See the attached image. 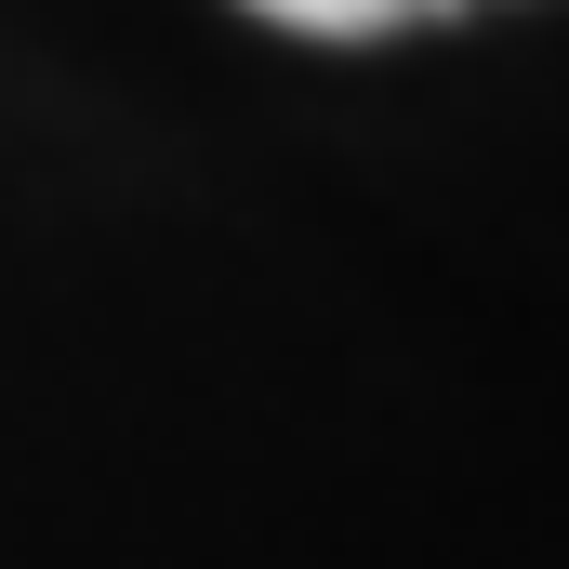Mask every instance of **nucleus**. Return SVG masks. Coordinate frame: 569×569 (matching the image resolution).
I'll use <instances>...</instances> for the list:
<instances>
[{"label":"nucleus","mask_w":569,"mask_h":569,"mask_svg":"<svg viewBox=\"0 0 569 569\" xmlns=\"http://www.w3.org/2000/svg\"><path fill=\"white\" fill-rule=\"evenodd\" d=\"M279 27H318V40H385V27H425V13H463V0H252Z\"/></svg>","instance_id":"1"}]
</instances>
